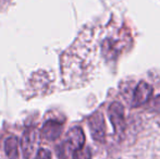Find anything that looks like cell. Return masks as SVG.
Wrapping results in <instances>:
<instances>
[{"label":"cell","mask_w":160,"mask_h":159,"mask_svg":"<svg viewBox=\"0 0 160 159\" xmlns=\"http://www.w3.org/2000/svg\"><path fill=\"white\" fill-rule=\"evenodd\" d=\"M109 113V119L111 121V124L113 125V129L116 131L117 135L123 136L127 129V123H125L124 118V108L118 102H114L110 105L108 109Z\"/></svg>","instance_id":"1"},{"label":"cell","mask_w":160,"mask_h":159,"mask_svg":"<svg viewBox=\"0 0 160 159\" xmlns=\"http://www.w3.org/2000/svg\"><path fill=\"white\" fill-rule=\"evenodd\" d=\"M88 127L92 137L99 143H105L106 141V123L102 113L95 112L88 119Z\"/></svg>","instance_id":"2"},{"label":"cell","mask_w":160,"mask_h":159,"mask_svg":"<svg viewBox=\"0 0 160 159\" xmlns=\"http://www.w3.org/2000/svg\"><path fill=\"white\" fill-rule=\"evenodd\" d=\"M63 125L61 122L57 120H48L42 125V137L47 141H56L62 133Z\"/></svg>","instance_id":"3"},{"label":"cell","mask_w":160,"mask_h":159,"mask_svg":"<svg viewBox=\"0 0 160 159\" xmlns=\"http://www.w3.org/2000/svg\"><path fill=\"white\" fill-rule=\"evenodd\" d=\"M36 145V131L34 127H30L23 133L21 138V149L24 159H30Z\"/></svg>","instance_id":"4"},{"label":"cell","mask_w":160,"mask_h":159,"mask_svg":"<svg viewBox=\"0 0 160 159\" xmlns=\"http://www.w3.org/2000/svg\"><path fill=\"white\" fill-rule=\"evenodd\" d=\"M152 96V87L146 82H139L134 92L133 105L134 106H142L145 102H149Z\"/></svg>","instance_id":"5"},{"label":"cell","mask_w":160,"mask_h":159,"mask_svg":"<svg viewBox=\"0 0 160 159\" xmlns=\"http://www.w3.org/2000/svg\"><path fill=\"white\" fill-rule=\"evenodd\" d=\"M67 143L70 146V148L72 151H76L80 149L82 147H84L85 144V135L84 132L81 127H75L73 129H71L67 134Z\"/></svg>","instance_id":"6"},{"label":"cell","mask_w":160,"mask_h":159,"mask_svg":"<svg viewBox=\"0 0 160 159\" xmlns=\"http://www.w3.org/2000/svg\"><path fill=\"white\" fill-rule=\"evenodd\" d=\"M4 152L9 159H19V141L15 136H10L6 140Z\"/></svg>","instance_id":"7"},{"label":"cell","mask_w":160,"mask_h":159,"mask_svg":"<svg viewBox=\"0 0 160 159\" xmlns=\"http://www.w3.org/2000/svg\"><path fill=\"white\" fill-rule=\"evenodd\" d=\"M73 159H92V154L89 148H82L73 151Z\"/></svg>","instance_id":"8"},{"label":"cell","mask_w":160,"mask_h":159,"mask_svg":"<svg viewBox=\"0 0 160 159\" xmlns=\"http://www.w3.org/2000/svg\"><path fill=\"white\" fill-rule=\"evenodd\" d=\"M36 159H51V153L46 148H40L37 152Z\"/></svg>","instance_id":"9"},{"label":"cell","mask_w":160,"mask_h":159,"mask_svg":"<svg viewBox=\"0 0 160 159\" xmlns=\"http://www.w3.org/2000/svg\"><path fill=\"white\" fill-rule=\"evenodd\" d=\"M152 108L157 112H160V95L152 100Z\"/></svg>","instance_id":"10"}]
</instances>
